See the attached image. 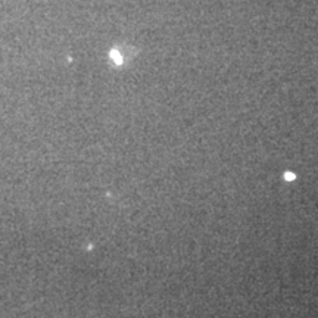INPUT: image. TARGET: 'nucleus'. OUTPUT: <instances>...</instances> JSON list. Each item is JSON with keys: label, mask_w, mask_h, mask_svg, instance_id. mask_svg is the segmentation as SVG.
Listing matches in <instances>:
<instances>
[{"label": "nucleus", "mask_w": 318, "mask_h": 318, "mask_svg": "<svg viewBox=\"0 0 318 318\" xmlns=\"http://www.w3.org/2000/svg\"><path fill=\"white\" fill-rule=\"evenodd\" d=\"M284 178L287 180V181H292V180H295L296 178V175L293 174V173H286L284 174Z\"/></svg>", "instance_id": "f257e3e1"}]
</instances>
